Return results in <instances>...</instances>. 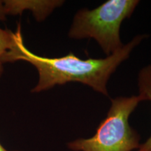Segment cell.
Segmentation results:
<instances>
[{"label": "cell", "instance_id": "6da1fadb", "mask_svg": "<svg viewBox=\"0 0 151 151\" xmlns=\"http://www.w3.org/2000/svg\"><path fill=\"white\" fill-rule=\"evenodd\" d=\"M146 37L148 35H146L136 36L120 50L106 58L83 60L72 52L60 58H46L33 53L25 46L19 23L14 32L12 48L4 55L2 62L22 60L29 62L37 69L39 81L32 90L33 93L49 90L57 85L78 82L109 97L107 83L111 76L122 62L129 58L133 49Z\"/></svg>", "mask_w": 151, "mask_h": 151}, {"label": "cell", "instance_id": "7a4b0ae2", "mask_svg": "<svg viewBox=\"0 0 151 151\" xmlns=\"http://www.w3.org/2000/svg\"><path fill=\"white\" fill-rule=\"evenodd\" d=\"M139 4V0H109L91 10L81 9L74 16L69 37L94 39L104 53L111 55L123 47L120 26Z\"/></svg>", "mask_w": 151, "mask_h": 151}, {"label": "cell", "instance_id": "3957f363", "mask_svg": "<svg viewBox=\"0 0 151 151\" xmlns=\"http://www.w3.org/2000/svg\"><path fill=\"white\" fill-rule=\"evenodd\" d=\"M141 96L119 97L111 99L106 118L100 122L95 134L68 143L74 151H132L140 147V137L129 124V118L141 101Z\"/></svg>", "mask_w": 151, "mask_h": 151}, {"label": "cell", "instance_id": "277c9868", "mask_svg": "<svg viewBox=\"0 0 151 151\" xmlns=\"http://www.w3.org/2000/svg\"><path fill=\"white\" fill-rule=\"evenodd\" d=\"M64 3L63 1H31V0H6L3 1L4 9L6 15H20L22 11L29 10L32 12L37 21H42L57 7Z\"/></svg>", "mask_w": 151, "mask_h": 151}, {"label": "cell", "instance_id": "5b68a950", "mask_svg": "<svg viewBox=\"0 0 151 151\" xmlns=\"http://www.w3.org/2000/svg\"><path fill=\"white\" fill-rule=\"evenodd\" d=\"M139 95L143 101H151V64L141 69L138 76ZM138 151H151V135L146 141L140 145Z\"/></svg>", "mask_w": 151, "mask_h": 151}, {"label": "cell", "instance_id": "8992f818", "mask_svg": "<svg viewBox=\"0 0 151 151\" xmlns=\"http://www.w3.org/2000/svg\"><path fill=\"white\" fill-rule=\"evenodd\" d=\"M6 19L3 1H0V20ZM14 42V32L11 30L3 29L0 27V77L3 72L2 58L4 55L12 48Z\"/></svg>", "mask_w": 151, "mask_h": 151}, {"label": "cell", "instance_id": "52a82bcc", "mask_svg": "<svg viewBox=\"0 0 151 151\" xmlns=\"http://www.w3.org/2000/svg\"><path fill=\"white\" fill-rule=\"evenodd\" d=\"M0 151H9V150H7L6 149L4 148V147L1 145V143H0ZM15 151H16V150H15Z\"/></svg>", "mask_w": 151, "mask_h": 151}]
</instances>
